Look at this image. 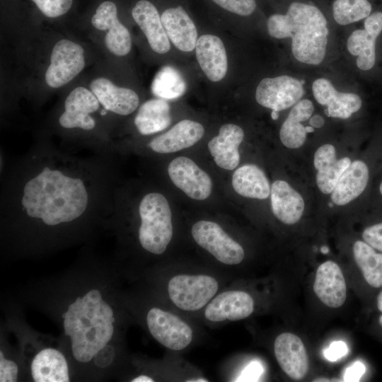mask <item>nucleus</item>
<instances>
[{
    "mask_svg": "<svg viewBox=\"0 0 382 382\" xmlns=\"http://www.w3.org/2000/svg\"><path fill=\"white\" fill-rule=\"evenodd\" d=\"M254 307V299L249 293L230 289L216 295L205 306L204 315L212 323L238 321L249 317Z\"/></svg>",
    "mask_w": 382,
    "mask_h": 382,
    "instance_id": "10",
    "label": "nucleus"
},
{
    "mask_svg": "<svg viewBox=\"0 0 382 382\" xmlns=\"http://www.w3.org/2000/svg\"><path fill=\"white\" fill-rule=\"evenodd\" d=\"M21 202L29 216L54 226L80 216L86 209L88 194L81 179L45 168L25 184Z\"/></svg>",
    "mask_w": 382,
    "mask_h": 382,
    "instance_id": "1",
    "label": "nucleus"
},
{
    "mask_svg": "<svg viewBox=\"0 0 382 382\" xmlns=\"http://www.w3.org/2000/svg\"><path fill=\"white\" fill-rule=\"evenodd\" d=\"M171 122L170 108L166 100L151 99L139 108L134 125L143 135L152 134L167 128Z\"/></svg>",
    "mask_w": 382,
    "mask_h": 382,
    "instance_id": "29",
    "label": "nucleus"
},
{
    "mask_svg": "<svg viewBox=\"0 0 382 382\" xmlns=\"http://www.w3.org/2000/svg\"><path fill=\"white\" fill-rule=\"evenodd\" d=\"M362 238L372 248L382 252V223L366 228L362 233Z\"/></svg>",
    "mask_w": 382,
    "mask_h": 382,
    "instance_id": "35",
    "label": "nucleus"
},
{
    "mask_svg": "<svg viewBox=\"0 0 382 382\" xmlns=\"http://www.w3.org/2000/svg\"><path fill=\"white\" fill-rule=\"evenodd\" d=\"M244 138V132L238 125H222L217 136L208 143V149L216 164L225 170L236 168L240 162L238 147Z\"/></svg>",
    "mask_w": 382,
    "mask_h": 382,
    "instance_id": "18",
    "label": "nucleus"
},
{
    "mask_svg": "<svg viewBox=\"0 0 382 382\" xmlns=\"http://www.w3.org/2000/svg\"><path fill=\"white\" fill-rule=\"evenodd\" d=\"M366 372V366L361 361H355L345 371V381H359Z\"/></svg>",
    "mask_w": 382,
    "mask_h": 382,
    "instance_id": "38",
    "label": "nucleus"
},
{
    "mask_svg": "<svg viewBox=\"0 0 382 382\" xmlns=\"http://www.w3.org/2000/svg\"><path fill=\"white\" fill-rule=\"evenodd\" d=\"M192 379L187 380L186 381L189 382H207L209 381L207 378H195Z\"/></svg>",
    "mask_w": 382,
    "mask_h": 382,
    "instance_id": "45",
    "label": "nucleus"
},
{
    "mask_svg": "<svg viewBox=\"0 0 382 382\" xmlns=\"http://www.w3.org/2000/svg\"><path fill=\"white\" fill-rule=\"evenodd\" d=\"M232 186L238 195L258 199H267L271 191L265 173L254 164H245L237 168L232 176Z\"/></svg>",
    "mask_w": 382,
    "mask_h": 382,
    "instance_id": "28",
    "label": "nucleus"
},
{
    "mask_svg": "<svg viewBox=\"0 0 382 382\" xmlns=\"http://www.w3.org/2000/svg\"><path fill=\"white\" fill-rule=\"evenodd\" d=\"M161 21L169 40L177 49L186 52L195 49L197 28L182 6L165 10L161 15Z\"/></svg>",
    "mask_w": 382,
    "mask_h": 382,
    "instance_id": "22",
    "label": "nucleus"
},
{
    "mask_svg": "<svg viewBox=\"0 0 382 382\" xmlns=\"http://www.w3.org/2000/svg\"><path fill=\"white\" fill-rule=\"evenodd\" d=\"M309 123L314 128H320L325 124V120L319 115H316L310 117Z\"/></svg>",
    "mask_w": 382,
    "mask_h": 382,
    "instance_id": "42",
    "label": "nucleus"
},
{
    "mask_svg": "<svg viewBox=\"0 0 382 382\" xmlns=\"http://www.w3.org/2000/svg\"><path fill=\"white\" fill-rule=\"evenodd\" d=\"M91 23L97 30L106 31L105 45L111 53L119 57L129 53L132 48L131 35L118 19L117 6L113 2H103L93 16Z\"/></svg>",
    "mask_w": 382,
    "mask_h": 382,
    "instance_id": "11",
    "label": "nucleus"
},
{
    "mask_svg": "<svg viewBox=\"0 0 382 382\" xmlns=\"http://www.w3.org/2000/svg\"><path fill=\"white\" fill-rule=\"evenodd\" d=\"M271 206L273 214L286 225L297 223L305 208L302 196L284 180H277L271 186Z\"/></svg>",
    "mask_w": 382,
    "mask_h": 382,
    "instance_id": "24",
    "label": "nucleus"
},
{
    "mask_svg": "<svg viewBox=\"0 0 382 382\" xmlns=\"http://www.w3.org/2000/svg\"><path fill=\"white\" fill-rule=\"evenodd\" d=\"M303 94L300 80L283 75L262 79L255 91V100L260 105L279 112L297 103Z\"/></svg>",
    "mask_w": 382,
    "mask_h": 382,
    "instance_id": "8",
    "label": "nucleus"
},
{
    "mask_svg": "<svg viewBox=\"0 0 382 382\" xmlns=\"http://www.w3.org/2000/svg\"><path fill=\"white\" fill-rule=\"evenodd\" d=\"M377 307L382 312V291L379 293L377 297Z\"/></svg>",
    "mask_w": 382,
    "mask_h": 382,
    "instance_id": "44",
    "label": "nucleus"
},
{
    "mask_svg": "<svg viewBox=\"0 0 382 382\" xmlns=\"http://www.w3.org/2000/svg\"><path fill=\"white\" fill-rule=\"evenodd\" d=\"M31 374L36 382H68L69 369L64 355L47 348L39 352L31 363Z\"/></svg>",
    "mask_w": 382,
    "mask_h": 382,
    "instance_id": "26",
    "label": "nucleus"
},
{
    "mask_svg": "<svg viewBox=\"0 0 382 382\" xmlns=\"http://www.w3.org/2000/svg\"><path fill=\"white\" fill-rule=\"evenodd\" d=\"M90 89L106 110L127 115L139 106L138 95L132 89L115 85L104 77L93 79Z\"/></svg>",
    "mask_w": 382,
    "mask_h": 382,
    "instance_id": "17",
    "label": "nucleus"
},
{
    "mask_svg": "<svg viewBox=\"0 0 382 382\" xmlns=\"http://www.w3.org/2000/svg\"><path fill=\"white\" fill-rule=\"evenodd\" d=\"M364 29L353 31L347 42L348 52L357 56L359 69L367 71L375 64V45L377 37L382 31V12L376 11L365 18Z\"/></svg>",
    "mask_w": 382,
    "mask_h": 382,
    "instance_id": "14",
    "label": "nucleus"
},
{
    "mask_svg": "<svg viewBox=\"0 0 382 382\" xmlns=\"http://www.w3.org/2000/svg\"><path fill=\"white\" fill-rule=\"evenodd\" d=\"M379 324L381 325V326L382 327V316L380 317L379 318Z\"/></svg>",
    "mask_w": 382,
    "mask_h": 382,
    "instance_id": "49",
    "label": "nucleus"
},
{
    "mask_svg": "<svg viewBox=\"0 0 382 382\" xmlns=\"http://www.w3.org/2000/svg\"><path fill=\"white\" fill-rule=\"evenodd\" d=\"M274 353L278 364L291 379H303L309 370V358L301 339L291 332H282L274 342Z\"/></svg>",
    "mask_w": 382,
    "mask_h": 382,
    "instance_id": "12",
    "label": "nucleus"
},
{
    "mask_svg": "<svg viewBox=\"0 0 382 382\" xmlns=\"http://www.w3.org/2000/svg\"><path fill=\"white\" fill-rule=\"evenodd\" d=\"M353 256L365 281L374 288L382 286V253L362 241L354 242Z\"/></svg>",
    "mask_w": 382,
    "mask_h": 382,
    "instance_id": "30",
    "label": "nucleus"
},
{
    "mask_svg": "<svg viewBox=\"0 0 382 382\" xmlns=\"http://www.w3.org/2000/svg\"><path fill=\"white\" fill-rule=\"evenodd\" d=\"M313 110V103L308 99L299 100L292 108L279 131L281 142L286 147L298 149L304 144L307 132L301 122L309 119Z\"/></svg>",
    "mask_w": 382,
    "mask_h": 382,
    "instance_id": "27",
    "label": "nucleus"
},
{
    "mask_svg": "<svg viewBox=\"0 0 382 382\" xmlns=\"http://www.w3.org/2000/svg\"><path fill=\"white\" fill-rule=\"evenodd\" d=\"M18 368L17 364L4 358L3 352H0V381L16 382L18 378Z\"/></svg>",
    "mask_w": 382,
    "mask_h": 382,
    "instance_id": "36",
    "label": "nucleus"
},
{
    "mask_svg": "<svg viewBox=\"0 0 382 382\" xmlns=\"http://www.w3.org/2000/svg\"><path fill=\"white\" fill-rule=\"evenodd\" d=\"M99 103L91 90L81 86L75 88L65 100L64 111L59 119V125L67 129H93L96 122L90 114L98 109Z\"/></svg>",
    "mask_w": 382,
    "mask_h": 382,
    "instance_id": "13",
    "label": "nucleus"
},
{
    "mask_svg": "<svg viewBox=\"0 0 382 382\" xmlns=\"http://www.w3.org/2000/svg\"><path fill=\"white\" fill-rule=\"evenodd\" d=\"M312 91L316 101L327 107L325 113L328 117L347 119L361 107L362 101L358 95L337 91L325 78L315 80Z\"/></svg>",
    "mask_w": 382,
    "mask_h": 382,
    "instance_id": "16",
    "label": "nucleus"
},
{
    "mask_svg": "<svg viewBox=\"0 0 382 382\" xmlns=\"http://www.w3.org/2000/svg\"><path fill=\"white\" fill-rule=\"evenodd\" d=\"M154 380L146 375H140L132 380V382H153Z\"/></svg>",
    "mask_w": 382,
    "mask_h": 382,
    "instance_id": "43",
    "label": "nucleus"
},
{
    "mask_svg": "<svg viewBox=\"0 0 382 382\" xmlns=\"http://www.w3.org/2000/svg\"><path fill=\"white\" fill-rule=\"evenodd\" d=\"M81 299L82 303L90 302L93 304H97L102 300V296L98 289H91Z\"/></svg>",
    "mask_w": 382,
    "mask_h": 382,
    "instance_id": "40",
    "label": "nucleus"
},
{
    "mask_svg": "<svg viewBox=\"0 0 382 382\" xmlns=\"http://www.w3.org/2000/svg\"><path fill=\"white\" fill-rule=\"evenodd\" d=\"M83 47L71 40L62 39L53 47L50 64L45 72V82L59 88L70 82L85 66Z\"/></svg>",
    "mask_w": 382,
    "mask_h": 382,
    "instance_id": "7",
    "label": "nucleus"
},
{
    "mask_svg": "<svg viewBox=\"0 0 382 382\" xmlns=\"http://www.w3.org/2000/svg\"><path fill=\"white\" fill-rule=\"evenodd\" d=\"M348 157L336 158V151L330 144L320 146L314 154L313 164L316 173V184L323 194H331L340 177L350 165Z\"/></svg>",
    "mask_w": 382,
    "mask_h": 382,
    "instance_id": "23",
    "label": "nucleus"
},
{
    "mask_svg": "<svg viewBox=\"0 0 382 382\" xmlns=\"http://www.w3.org/2000/svg\"><path fill=\"white\" fill-rule=\"evenodd\" d=\"M186 82L175 67L166 65L155 75L151 90L154 96L164 100H173L182 96L186 91Z\"/></svg>",
    "mask_w": 382,
    "mask_h": 382,
    "instance_id": "31",
    "label": "nucleus"
},
{
    "mask_svg": "<svg viewBox=\"0 0 382 382\" xmlns=\"http://www.w3.org/2000/svg\"><path fill=\"white\" fill-rule=\"evenodd\" d=\"M304 82H305V81H304L303 80H301V83L302 84H303Z\"/></svg>",
    "mask_w": 382,
    "mask_h": 382,
    "instance_id": "51",
    "label": "nucleus"
},
{
    "mask_svg": "<svg viewBox=\"0 0 382 382\" xmlns=\"http://www.w3.org/2000/svg\"><path fill=\"white\" fill-rule=\"evenodd\" d=\"M222 8L241 16L251 15L255 10V0H212Z\"/></svg>",
    "mask_w": 382,
    "mask_h": 382,
    "instance_id": "34",
    "label": "nucleus"
},
{
    "mask_svg": "<svg viewBox=\"0 0 382 382\" xmlns=\"http://www.w3.org/2000/svg\"><path fill=\"white\" fill-rule=\"evenodd\" d=\"M168 173L172 183L193 199H206L212 193L213 185L209 175L187 157L172 160Z\"/></svg>",
    "mask_w": 382,
    "mask_h": 382,
    "instance_id": "9",
    "label": "nucleus"
},
{
    "mask_svg": "<svg viewBox=\"0 0 382 382\" xmlns=\"http://www.w3.org/2000/svg\"><path fill=\"white\" fill-rule=\"evenodd\" d=\"M132 15L153 51L167 53L170 49L169 38L155 6L147 0H140L133 7Z\"/></svg>",
    "mask_w": 382,
    "mask_h": 382,
    "instance_id": "20",
    "label": "nucleus"
},
{
    "mask_svg": "<svg viewBox=\"0 0 382 382\" xmlns=\"http://www.w3.org/2000/svg\"><path fill=\"white\" fill-rule=\"evenodd\" d=\"M204 133V127L200 123L183 120L155 137L149 146L156 153H173L193 146L202 138Z\"/></svg>",
    "mask_w": 382,
    "mask_h": 382,
    "instance_id": "21",
    "label": "nucleus"
},
{
    "mask_svg": "<svg viewBox=\"0 0 382 382\" xmlns=\"http://www.w3.org/2000/svg\"><path fill=\"white\" fill-rule=\"evenodd\" d=\"M218 280L207 274H175L168 280L167 291L172 303L183 311L195 312L205 307L216 295Z\"/></svg>",
    "mask_w": 382,
    "mask_h": 382,
    "instance_id": "4",
    "label": "nucleus"
},
{
    "mask_svg": "<svg viewBox=\"0 0 382 382\" xmlns=\"http://www.w3.org/2000/svg\"><path fill=\"white\" fill-rule=\"evenodd\" d=\"M348 352L346 343L341 340L332 342L323 353L326 359L330 361H337L344 357Z\"/></svg>",
    "mask_w": 382,
    "mask_h": 382,
    "instance_id": "37",
    "label": "nucleus"
},
{
    "mask_svg": "<svg viewBox=\"0 0 382 382\" xmlns=\"http://www.w3.org/2000/svg\"><path fill=\"white\" fill-rule=\"evenodd\" d=\"M146 324L152 337L170 350L182 351L192 341L190 324L168 311L151 308L146 315Z\"/></svg>",
    "mask_w": 382,
    "mask_h": 382,
    "instance_id": "6",
    "label": "nucleus"
},
{
    "mask_svg": "<svg viewBox=\"0 0 382 382\" xmlns=\"http://www.w3.org/2000/svg\"><path fill=\"white\" fill-rule=\"evenodd\" d=\"M101 313L105 316V318L111 323L115 322L113 317V311L111 307L103 299L100 302Z\"/></svg>",
    "mask_w": 382,
    "mask_h": 382,
    "instance_id": "41",
    "label": "nucleus"
},
{
    "mask_svg": "<svg viewBox=\"0 0 382 382\" xmlns=\"http://www.w3.org/2000/svg\"><path fill=\"white\" fill-rule=\"evenodd\" d=\"M267 27L271 37L291 39V52L299 62L310 65L323 62L329 30L325 17L316 6L293 2L285 14L270 16Z\"/></svg>",
    "mask_w": 382,
    "mask_h": 382,
    "instance_id": "2",
    "label": "nucleus"
},
{
    "mask_svg": "<svg viewBox=\"0 0 382 382\" xmlns=\"http://www.w3.org/2000/svg\"><path fill=\"white\" fill-rule=\"evenodd\" d=\"M313 287L318 299L328 307L339 308L346 301L347 284L343 272L332 260L318 266Z\"/></svg>",
    "mask_w": 382,
    "mask_h": 382,
    "instance_id": "15",
    "label": "nucleus"
},
{
    "mask_svg": "<svg viewBox=\"0 0 382 382\" xmlns=\"http://www.w3.org/2000/svg\"><path fill=\"white\" fill-rule=\"evenodd\" d=\"M371 5L368 0H335L332 4L335 21L346 25L369 16Z\"/></svg>",
    "mask_w": 382,
    "mask_h": 382,
    "instance_id": "32",
    "label": "nucleus"
},
{
    "mask_svg": "<svg viewBox=\"0 0 382 382\" xmlns=\"http://www.w3.org/2000/svg\"><path fill=\"white\" fill-rule=\"evenodd\" d=\"M47 17L57 18L65 14L71 8L73 0H32Z\"/></svg>",
    "mask_w": 382,
    "mask_h": 382,
    "instance_id": "33",
    "label": "nucleus"
},
{
    "mask_svg": "<svg viewBox=\"0 0 382 382\" xmlns=\"http://www.w3.org/2000/svg\"><path fill=\"white\" fill-rule=\"evenodd\" d=\"M263 371L262 366L258 361H253L244 369L238 381H257Z\"/></svg>",
    "mask_w": 382,
    "mask_h": 382,
    "instance_id": "39",
    "label": "nucleus"
},
{
    "mask_svg": "<svg viewBox=\"0 0 382 382\" xmlns=\"http://www.w3.org/2000/svg\"><path fill=\"white\" fill-rule=\"evenodd\" d=\"M379 190H380L381 194L382 195V182H381V183L380 185Z\"/></svg>",
    "mask_w": 382,
    "mask_h": 382,
    "instance_id": "50",
    "label": "nucleus"
},
{
    "mask_svg": "<svg viewBox=\"0 0 382 382\" xmlns=\"http://www.w3.org/2000/svg\"><path fill=\"white\" fill-rule=\"evenodd\" d=\"M321 251L323 253H327L328 252V248L327 247H322L321 248Z\"/></svg>",
    "mask_w": 382,
    "mask_h": 382,
    "instance_id": "48",
    "label": "nucleus"
},
{
    "mask_svg": "<svg viewBox=\"0 0 382 382\" xmlns=\"http://www.w3.org/2000/svg\"><path fill=\"white\" fill-rule=\"evenodd\" d=\"M369 180V168L362 161L350 163L340 177L331 192L332 202L337 206L345 205L365 190Z\"/></svg>",
    "mask_w": 382,
    "mask_h": 382,
    "instance_id": "25",
    "label": "nucleus"
},
{
    "mask_svg": "<svg viewBox=\"0 0 382 382\" xmlns=\"http://www.w3.org/2000/svg\"><path fill=\"white\" fill-rule=\"evenodd\" d=\"M198 64L212 81L222 80L228 69V59L222 40L214 35H203L197 41L195 47Z\"/></svg>",
    "mask_w": 382,
    "mask_h": 382,
    "instance_id": "19",
    "label": "nucleus"
},
{
    "mask_svg": "<svg viewBox=\"0 0 382 382\" xmlns=\"http://www.w3.org/2000/svg\"><path fill=\"white\" fill-rule=\"evenodd\" d=\"M306 131L307 133H311L314 132V127L312 126H306Z\"/></svg>",
    "mask_w": 382,
    "mask_h": 382,
    "instance_id": "47",
    "label": "nucleus"
},
{
    "mask_svg": "<svg viewBox=\"0 0 382 382\" xmlns=\"http://www.w3.org/2000/svg\"><path fill=\"white\" fill-rule=\"evenodd\" d=\"M139 212L141 245L151 253L161 255L166 251L173 234L172 213L168 200L160 193H149L141 199Z\"/></svg>",
    "mask_w": 382,
    "mask_h": 382,
    "instance_id": "3",
    "label": "nucleus"
},
{
    "mask_svg": "<svg viewBox=\"0 0 382 382\" xmlns=\"http://www.w3.org/2000/svg\"><path fill=\"white\" fill-rule=\"evenodd\" d=\"M191 234L197 245L223 265H237L245 258L242 245L216 222L199 221L192 226Z\"/></svg>",
    "mask_w": 382,
    "mask_h": 382,
    "instance_id": "5",
    "label": "nucleus"
},
{
    "mask_svg": "<svg viewBox=\"0 0 382 382\" xmlns=\"http://www.w3.org/2000/svg\"><path fill=\"white\" fill-rule=\"evenodd\" d=\"M271 117L273 120H277L279 118V112L272 110L271 112Z\"/></svg>",
    "mask_w": 382,
    "mask_h": 382,
    "instance_id": "46",
    "label": "nucleus"
}]
</instances>
